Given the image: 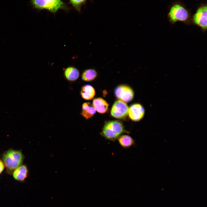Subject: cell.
<instances>
[{"label": "cell", "instance_id": "6da1fadb", "mask_svg": "<svg viewBox=\"0 0 207 207\" xmlns=\"http://www.w3.org/2000/svg\"><path fill=\"white\" fill-rule=\"evenodd\" d=\"M128 133L125 130L122 122L114 120L106 122L100 134L106 139L115 141L122 134Z\"/></svg>", "mask_w": 207, "mask_h": 207}, {"label": "cell", "instance_id": "7a4b0ae2", "mask_svg": "<svg viewBox=\"0 0 207 207\" xmlns=\"http://www.w3.org/2000/svg\"><path fill=\"white\" fill-rule=\"evenodd\" d=\"M4 163L9 170L15 169L22 164L23 156L22 152L13 150L7 151L3 156Z\"/></svg>", "mask_w": 207, "mask_h": 207}, {"label": "cell", "instance_id": "3957f363", "mask_svg": "<svg viewBox=\"0 0 207 207\" xmlns=\"http://www.w3.org/2000/svg\"><path fill=\"white\" fill-rule=\"evenodd\" d=\"M32 2L37 8L45 9L52 12H56L64 5L61 0H32Z\"/></svg>", "mask_w": 207, "mask_h": 207}, {"label": "cell", "instance_id": "277c9868", "mask_svg": "<svg viewBox=\"0 0 207 207\" xmlns=\"http://www.w3.org/2000/svg\"><path fill=\"white\" fill-rule=\"evenodd\" d=\"M129 107L126 103L120 100L114 103L111 111V115L118 119H123L128 114Z\"/></svg>", "mask_w": 207, "mask_h": 207}, {"label": "cell", "instance_id": "5b68a950", "mask_svg": "<svg viewBox=\"0 0 207 207\" xmlns=\"http://www.w3.org/2000/svg\"><path fill=\"white\" fill-rule=\"evenodd\" d=\"M170 20L173 22L177 21H184L188 17L187 10L183 7L179 5L173 6L171 8L169 13Z\"/></svg>", "mask_w": 207, "mask_h": 207}, {"label": "cell", "instance_id": "8992f818", "mask_svg": "<svg viewBox=\"0 0 207 207\" xmlns=\"http://www.w3.org/2000/svg\"><path fill=\"white\" fill-rule=\"evenodd\" d=\"M115 94L116 97L125 102L131 101L134 96L132 89L129 87L125 85L118 86L115 89Z\"/></svg>", "mask_w": 207, "mask_h": 207}, {"label": "cell", "instance_id": "52a82bcc", "mask_svg": "<svg viewBox=\"0 0 207 207\" xmlns=\"http://www.w3.org/2000/svg\"><path fill=\"white\" fill-rule=\"evenodd\" d=\"M193 21L197 25L204 30L207 28V7L200 8L193 17Z\"/></svg>", "mask_w": 207, "mask_h": 207}, {"label": "cell", "instance_id": "ba28073f", "mask_svg": "<svg viewBox=\"0 0 207 207\" xmlns=\"http://www.w3.org/2000/svg\"><path fill=\"white\" fill-rule=\"evenodd\" d=\"M145 113L144 109L140 104H133L129 109L128 114L130 118L133 120L137 121L141 120Z\"/></svg>", "mask_w": 207, "mask_h": 207}, {"label": "cell", "instance_id": "9c48e42d", "mask_svg": "<svg viewBox=\"0 0 207 207\" xmlns=\"http://www.w3.org/2000/svg\"><path fill=\"white\" fill-rule=\"evenodd\" d=\"M79 74L78 70L74 66H69L65 69L64 71L65 78L70 81L76 80L79 78Z\"/></svg>", "mask_w": 207, "mask_h": 207}, {"label": "cell", "instance_id": "30bf717a", "mask_svg": "<svg viewBox=\"0 0 207 207\" xmlns=\"http://www.w3.org/2000/svg\"><path fill=\"white\" fill-rule=\"evenodd\" d=\"M93 106L98 112L104 113L107 111L109 104L104 99L98 98L93 100Z\"/></svg>", "mask_w": 207, "mask_h": 207}, {"label": "cell", "instance_id": "8fae6325", "mask_svg": "<svg viewBox=\"0 0 207 207\" xmlns=\"http://www.w3.org/2000/svg\"><path fill=\"white\" fill-rule=\"evenodd\" d=\"M28 169L25 165L20 166L14 171L13 175L14 179L18 181H23L27 177Z\"/></svg>", "mask_w": 207, "mask_h": 207}, {"label": "cell", "instance_id": "7c38bea8", "mask_svg": "<svg viewBox=\"0 0 207 207\" xmlns=\"http://www.w3.org/2000/svg\"><path fill=\"white\" fill-rule=\"evenodd\" d=\"M96 112V110L90 102H85L83 104L81 114L86 119L93 116Z\"/></svg>", "mask_w": 207, "mask_h": 207}, {"label": "cell", "instance_id": "4fadbf2b", "mask_svg": "<svg viewBox=\"0 0 207 207\" xmlns=\"http://www.w3.org/2000/svg\"><path fill=\"white\" fill-rule=\"evenodd\" d=\"M80 94L82 98L87 100L92 99L95 94V91L93 87L89 85H85L81 88Z\"/></svg>", "mask_w": 207, "mask_h": 207}, {"label": "cell", "instance_id": "5bb4252c", "mask_svg": "<svg viewBox=\"0 0 207 207\" xmlns=\"http://www.w3.org/2000/svg\"><path fill=\"white\" fill-rule=\"evenodd\" d=\"M117 139L120 145L124 148H129L135 144V141L134 139L127 135H121Z\"/></svg>", "mask_w": 207, "mask_h": 207}, {"label": "cell", "instance_id": "9a60e30c", "mask_svg": "<svg viewBox=\"0 0 207 207\" xmlns=\"http://www.w3.org/2000/svg\"><path fill=\"white\" fill-rule=\"evenodd\" d=\"M97 73L94 69H89L85 70L83 72L82 79L85 81L89 82L94 80L97 77Z\"/></svg>", "mask_w": 207, "mask_h": 207}, {"label": "cell", "instance_id": "2e32d148", "mask_svg": "<svg viewBox=\"0 0 207 207\" xmlns=\"http://www.w3.org/2000/svg\"><path fill=\"white\" fill-rule=\"evenodd\" d=\"M86 0H70L73 5L76 9H79L81 5Z\"/></svg>", "mask_w": 207, "mask_h": 207}, {"label": "cell", "instance_id": "e0dca14e", "mask_svg": "<svg viewBox=\"0 0 207 207\" xmlns=\"http://www.w3.org/2000/svg\"><path fill=\"white\" fill-rule=\"evenodd\" d=\"M4 168V164L2 161L0 159V174L3 171Z\"/></svg>", "mask_w": 207, "mask_h": 207}]
</instances>
